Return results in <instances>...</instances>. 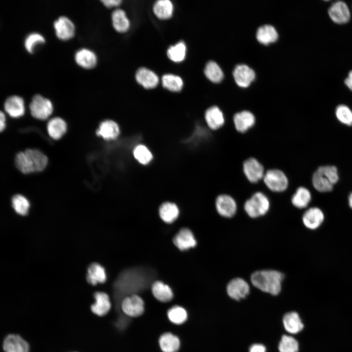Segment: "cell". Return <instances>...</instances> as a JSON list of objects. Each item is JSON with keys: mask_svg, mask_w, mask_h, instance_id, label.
Here are the masks:
<instances>
[{"mask_svg": "<svg viewBox=\"0 0 352 352\" xmlns=\"http://www.w3.org/2000/svg\"><path fill=\"white\" fill-rule=\"evenodd\" d=\"M17 169L24 175L43 171L48 164L47 156L36 149H26L18 153L15 157Z\"/></svg>", "mask_w": 352, "mask_h": 352, "instance_id": "1", "label": "cell"}, {"mask_svg": "<svg viewBox=\"0 0 352 352\" xmlns=\"http://www.w3.org/2000/svg\"><path fill=\"white\" fill-rule=\"evenodd\" d=\"M284 274L277 270H263L254 272L251 276L252 285L264 292L278 295L282 288Z\"/></svg>", "mask_w": 352, "mask_h": 352, "instance_id": "2", "label": "cell"}, {"mask_svg": "<svg viewBox=\"0 0 352 352\" xmlns=\"http://www.w3.org/2000/svg\"><path fill=\"white\" fill-rule=\"evenodd\" d=\"M339 179L337 168L327 165L319 167L312 176V184L314 188L320 192L331 191Z\"/></svg>", "mask_w": 352, "mask_h": 352, "instance_id": "3", "label": "cell"}, {"mask_svg": "<svg viewBox=\"0 0 352 352\" xmlns=\"http://www.w3.org/2000/svg\"><path fill=\"white\" fill-rule=\"evenodd\" d=\"M270 205L267 195L262 191H258L245 200L243 208L250 217L255 218L265 215L268 211Z\"/></svg>", "mask_w": 352, "mask_h": 352, "instance_id": "4", "label": "cell"}, {"mask_svg": "<svg viewBox=\"0 0 352 352\" xmlns=\"http://www.w3.org/2000/svg\"><path fill=\"white\" fill-rule=\"evenodd\" d=\"M265 187L273 193H282L287 190L289 179L285 172L279 168L267 169L262 180Z\"/></svg>", "mask_w": 352, "mask_h": 352, "instance_id": "5", "label": "cell"}, {"mask_svg": "<svg viewBox=\"0 0 352 352\" xmlns=\"http://www.w3.org/2000/svg\"><path fill=\"white\" fill-rule=\"evenodd\" d=\"M266 170L264 164L255 156L247 157L242 164V174L250 184H258L262 182Z\"/></svg>", "mask_w": 352, "mask_h": 352, "instance_id": "6", "label": "cell"}, {"mask_svg": "<svg viewBox=\"0 0 352 352\" xmlns=\"http://www.w3.org/2000/svg\"><path fill=\"white\" fill-rule=\"evenodd\" d=\"M122 313L129 318H135L142 316L145 311L144 299L136 294L124 297L120 304Z\"/></svg>", "mask_w": 352, "mask_h": 352, "instance_id": "7", "label": "cell"}, {"mask_svg": "<svg viewBox=\"0 0 352 352\" xmlns=\"http://www.w3.org/2000/svg\"><path fill=\"white\" fill-rule=\"evenodd\" d=\"M30 114L33 117L40 120H45L52 114L53 105L48 99L40 94L34 95L29 105Z\"/></svg>", "mask_w": 352, "mask_h": 352, "instance_id": "8", "label": "cell"}, {"mask_svg": "<svg viewBox=\"0 0 352 352\" xmlns=\"http://www.w3.org/2000/svg\"><path fill=\"white\" fill-rule=\"evenodd\" d=\"M235 131L239 134H245L253 130L257 125L255 114L248 110H242L235 112L232 119Z\"/></svg>", "mask_w": 352, "mask_h": 352, "instance_id": "9", "label": "cell"}, {"mask_svg": "<svg viewBox=\"0 0 352 352\" xmlns=\"http://www.w3.org/2000/svg\"><path fill=\"white\" fill-rule=\"evenodd\" d=\"M204 120L208 128L215 132L222 129L226 124L223 112L217 105H213L206 109Z\"/></svg>", "mask_w": 352, "mask_h": 352, "instance_id": "10", "label": "cell"}, {"mask_svg": "<svg viewBox=\"0 0 352 352\" xmlns=\"http://www.w3.org/2000/svg\"><path fill=\"white\" fill-rule=\"evenodd\" d=\"M215 204L217 212L223 217L231 218L237 211V202L229 194H219L215 199Z\"/></svg>", "mask_w": 352, "mask_h": 352, "instance_id": "11", "label": "cell"}, {"mask_svg": "<svg viewBox=\"0 0 352 352\" xmlns=\"http://www.w3.org/2000/svg\"><path fill=\"white\" fill-rule=\"evenodd\" d=\"M249 284L241 278L232 279L228 283L226 287V291L228 296L237 301L245 298L249 294Z\"/></svg>", "mask_w": 352, "mask_h": 352, "instance_id": "12", "label": "cell"}, {"mask_svg": "<svg viewBox=\"0 0 352 352\" xmlns=\"http://www.w3.org/2000/svg\"><path fill=\"white\" fill-rule=\"evenodd\" d=\"M328 14L331 20L337 24L346 23L351 18L350 9L343 1L333 2L329 7Z\"/></svg>", "mask_w": 352, "mask_h": 352, "instance_id": "13", "label": "cell"}, {"mask_svg": "<svg viewBox=\"0 0 352 352\" xmlns=\"http://www.w3.org/2000/svg\"><path fill=\"white\" fill-rule=\"evenodd\" d=\"M2 348L5 352H29L28 343L16 334H8L4 338Z\"/></svg>", "mask_w": 352, "mask_h": 352, "instance_id": "14", "label": "cell"}, {"mask_svg": "<svg viewBox=\"0 0 352 352\" xmlns=\"http://www.w3.org/2000/svg\"><path fill=\"white\" fill-rule=\"evenodd\" d=\"M93 297L95 302L90 307L91 311L100 317L107 315L111 308L109 295L103 291H97L94 293Z\"/></svg>", "mask_w": 352, "mask_h": 352, "instance_id": "15", "label": "cell"}, {"mask_svg": "<svg viewBox=\"0 0 352 352\" xmlns=\"http://www.w3.org/2000/svg\"><path fill=\"white\" fill-rule=\"evenodd\" d=\"M57 37L62 40L71 38L74 34L75 26L72 22L65 16L58 18L53 23Z\"/></svg>", "mask_w": 352, "mask_h": 352, "instance_id": "16", "label": "cell"}, {"mask_svg": "<svg viewBox=\"0 0 352 352\" xmlns=\"http://www.w3.org/2000/svg\"><path fill=\"white\" fill-rule=\"evenodd\" d=\"M175 245L180 250L184 251L195 247L197 241L195 236L188 228H181L173 238Z\"/></svg>", "mask_w": 352, "mask_h": 352, "instance_id": "17", "label": "cell"}, {"mask_svg": "<svg viewBox=\"0 0 352 352\" xmlns=\"http://www.w3.org/2000/svg\"><path fill=\"white\" fill-rule=\"evenodd\" d=\"M158 343L162 352H178L181 348L180 338L170 331L162 333L158 338Z\"/></svg>", "mask_w": 352, "mask_h": 352, "instance_id": "18", "label": "cell"}, {"mask_svg": "<svg viewBox=\"0 0 352 352\" xmlns=\"http://www.w3.org/2000/svg\"><path fill=\"white\" fill-rule=\"evenodd\" d=\"M3 108L5 111L12 118H19L24 114V101L21 97L18 95L7 97L4 101Z\"/></svg>", "mask_w": 352, "mask_h": 352, "instance_id": "19", "label": "cell"}, {"mask_svg": "<svg viewBox=\"0 0 352 352\" xmlns=\"http://www.w3.org/2000/svg\"><path fill=\"white\" fill-rule=\"evenodd\" d=\"M151 292L154 298L161 303H167L174 298L171 287L161 281H155L151 286Z\"/></svg>", "mask_w": 352, "mask_h": 352, "instance_id": "20", "label": "cell"}, {"mask_svg": "<svg viewBox=\"0 0 352 352\" xmlns=\"http://www.w3.org/2000/svg\"><path fill=\"white\" fill-rule=\"evenodd\" d=\"M324 220L323 211L318 207H311L304 213L302 221L308 229L315 230L318 228Z\"/></svg>", "mask_w": 352, "mask_h": 352, "instance_id": "21", "label": "cell"}, {"mask_svg": "<svg viewBox=\"0 0 352 352\" xmlns=\"http://www.w3.org/2000/svg\"><path fill=\"white\" fill-rule=\"evenodd\" d=\"M120 130L118 124L111 120H105L99 125L95 132L96 135L105 140L116 139L119 135Z\"/></svg>", "mask_w": 352, "mask_h": 352, "instance_id": "22", "label": "cell"}, {"mask_svg": "<svg viewBox=\"0 0 352 352\" xmlns=\"http://www.w3.org/2000/svg\"><path fill=\"white\" fill-rule=\"evenodd\" d=\"M233 76L239 86L246 87L254 79L255 73L254 71L247 65L240 64L235 67Z\"/></svg>", "mask_w": 352, "mask_h": 352, "instance_id": "23", "label": "cell"}, {"mask_svg": "<svg viewBox=\"0 0 352 352\" xmlns=\"http://www.w3.org/2000/svg\"><path fill=\"white\" fill-rule=\"evenodd\" d=\"M67 129L66 122L60 117L50 119L46 124L47 133L54 140L60 139L66 133Z\"/></svg>", "mask_w": 352, "mask_h": 352, "instance_id": "24", "label": "cell"}, {"mask_svg": "<svg viewBox=\"0 0 352 352\" xmlns=\"http://www.w3.org/2000/svg\"><path fill=\"white\" fill-rule=\"evenodd\" d=\"M86 279L92 285L105 283L107 280L105 269L97 263H91L88 267Z\"/></svg>", "mask_w": 352, "mask_h": 352, "instance_id": "25", "label": "cell"}, {"mask_svg": "<svg viewBox=\"0 0 352 352\" xmlns=\"http://www.w3.org/2000/svg\"><path fill=\"white\" fill-rule=\"evenodd\" d=\"M283 323L286 330L291 334H297L304 328V324L298 314L295 311H291L285 314Z\"/></svg>", "mask_w": 352, "mask_h": 352, "instance_id": "26", "label": "cell"}, {"mask_svg": "<svg viewBox=\"0 0 352 352\" xmlns=\"http://www.w3.org/2000/svg\"><path fill=\"white\" fill-rule=\"evenodd\" d=\"M135 78L140 85L147 89L155 88L159 82L157 75L145 67L140 68L137 71Z\"/></svg>", "mask_w": 352, "mask_h": 352, "instance_id": "27", "label": "cell"}, {"mask_svg": "<svg viewBox=\"0 0 352 352\" xmlns=\"http://www.w3.org/2000/svg\"><path fill=\"white\" fill-rule=\"evenodd\" d=\"M168 320L172 324L181 326L184 324L188 319V313L186 309L182 306L174 305L167 311Z\"/></svg>", "mask_w": 352, "mask_h": 352, "instance_id": "28", "label": "cell"}, {"mask_svg": "<svg viewBox=\"0 0 352 352\" xmlns=\"http://www.w3.org/2000/svg\"><path fill=\"white\" fill-rule=\"evenodd\" d=\"M74 57L76 63L85 68H91L97 63L95 54L91 50L85 48L77 51Z\"/></svg>", "mask_w": 352, "mask_h": 352, "instance_id": "29", "label": "cell"}, {"mask_svg": "<svg viewBox=\"0 0 352 352\" xmlns=\"http://www.w3.org/2000/svg\"><path fill=\"white\" fill-rule=\"evenodd\" d=\"M159 215L160 219L165 222H173L179 216V210L177 206L174 203L165 202L159 208Z\"/></svg>", "mask_w": 352, "mask_h": 352, "instance_id": "30", "label": "cell"}, {"mask_svg": "<svg viewBox=\"0 0 352 352\" xmlns=\"http://www.w3.org/2000/svg\"><path fill=\"white\" fill-rule=\"evenodd\" d=\"M311 199L310 191L306 187H299L292 195L291 201L292 205L299 209L308 206Z\"/></svg>", "mask_w": 352, "mask_h": 352, "instance_id": "31", "label": "cell"}, {"mask_svg": "<svg viewBox=\"0 0 352 352\" xmlns=\"http://www.w3.org/2000/svg\"><path fill=\"white\" fill-rule=\"evenodd\" d=\"M278 37L276 29L270 24L259 27L256 32V38L261 43L268 44L275 41Z\"/></svg>", "mask_w": 352, "mask_h": 352, "instance_id": "32", "label": "cell"}, {"mask_svg": "<svg viewBox=\"0 0 352 352\" xmlns=\"http://www.w3.org/2000/svg\"><path fill=\"white\" fill-rule=\"evenodd\" d=\"M111 19L113 26L117 31L123 33L129 29L130 22L123 10L117 9L113 11Z\"/></svg>", "mask_w": 352, "mask_h": 352, "instance_id": "33", "label": "cell"}, {"mask_svg": "<svg viewBox=\"0 0 352 352\" xmlns=\"http://www.w3.org/2000/svg\"><path fill=\"white\" fill-rule=\"evenodd\" d=\"M153 11L159 19H168L172 16L173 5L169 0H158L154 4Z\"/></svg>", "mask_w": 352, "mask_h": 352, "instance_id": "34", "label": "cell"}, {"mask_svg": "<svg viewBox=\"0 0 352 352\" xmlns=\"http://www.w3.org/2000/svg\"><path fill=\"white\" fill-rule=\"evenodd\" d=\"M12 206L19 215L24 216L27 214L30 207L28 199L22 195H14L11 198Z\"/></svg>", "mask_w": 352, "mask_h": 352, "instance_id": "35", "label": "cell"}, {"mask_svg": "<svg viewBox=\"0 0 352 352\" xmlns=\"http://www.w3.org/2000/svg\"><path fill=\"white\" fill-rule=\"evenodd\" d=\"M204 73L209 79L214 82H220L223 77L222 69L218 64L213 61H210L206 64Z\"/></svg>", "mask_w": 352, "mask_h": 352, "instance_id": "36", "label": "cell"}, {"mask_svg": "<svg viewBox=\"0 0 352 352\" xmlns=\"http://www.w3.org/2000/svg\"><path fill=\"white\" fill-rule=\"evenodd\" d=\"M163 86L172 91H180L183 87L181 78L177 75L171 74L164 75L162 77Z\"/></svg>", "mask_w": 352, "mask_h": 352, "instance_id": "37", "label": "cell"}, {"mask_svg": "<svg viewBox=\"0 0 352 352\" xmlns=\"http://www.w3.org/2000/svg\"><path fill=\"white\" fill-rule=\"evenodd\" d=\"M186 45L183 42H179L170 46L167 50L169 58L175 62L182 61L186 55Z\"/></svg>", "mask_w": 352, "mask_h": 352, "instance_id": "38", "label": "cell"}, {"mask_svg": "<svg viewBox=\"0 0 352 352\" xmlns=\"http://www.w3.org/2000/svg\"><path fill=\"white\" fill-rule=\"evenodd\" d=\"M278 349L280 352H298L299 344L293 337L284 335L279 342Z\"/></svg>", "mask_w": 352, "mask_h": 352, "instance_id": "39", "label": "cell"}, {"mask_svg": "<svg viewBox=\"0 0 352 352\" xmlns=\"http://www.w3.org/2000/svg\"><path fill=\"white\" fill-rule=\"evenodd\" d=\"M134 158L142 164H148L153 158V155L145 146L139 145L136 146L133 152Z\"/></svg>", "mask_w": 352, "mask_h": 352, "instance_id": "40", "label": "cell"}, {"mask_svg": "<svg viewBox=\"0 0 352 352\" xmlns=\"http://www.w3.org/2000/svg\"><path fill=\"white\" fill-rule=\"evenodd\" d=\"M335 115L341 123L347 126L352 125V111L347 106L338 105L335 110Z\"/></svg>", "mask_w": 352, "mask_h": 352, "instance_id": "41", "label": "cell"}, {"mask_svg": "<svg viewBox=\"0 0 352 352\" xmlns=\"http://www.w3.org/2000/svg\"><path fill=\"white\" fill-rule=\"evenodd\" d=\"M44 41V38L41 34L36 32L31 33L25 39L24 46L26 50L31 53L37 45L43 44Z\"/></svg>", "mask_w": 352, "mask_h": 352, "instance_id": "42", "label": "cell"}, {"mask_svg": "<svg viewBox=\"0 0 352 352\" xmlns=\"http://www.w3.org/2000/svg\"><path fill=\"white\" fill-rule=\"evenodd\" d=\"M249 352H266V348L261 344H254L250 346Z\"/></svg>", "mask_w": 352, "mask_h": 352, "instance_id": "43", "label": "cell"}, {"mask_svg": "<svg viewBox=\"0 0 352 352\" xmlns=\"http://www.w3.org/2000/svg\"><path fill=\"white\" fill-rule=\"evenodd\" d=\"M101 1L108 8L117 6L121 2L120 0H102Z\"/></svg>", "mask_w": 352, "mask_h": 352, "instance_id": "44", "label": "cell"}, {"mask_svg": "<svg viewBox=\"0 0 352 352\" xmlns=\"http://www.w3.org/2000/svg\"><path fill=\"white\" fill-rule=\"evenodd\" d=\"M6 117L2 111L0 112V132H2L6 128Z\"/></svg>", "mask_w": 352, "mask_h": 352, "instance_id": "45", "label": "cell"}, {"mask_svg": "<svg viewBox=\"0 0 352 352\" xmlns=\"http://www.w3.org/2000/svg\"><path fill=\"white\" fill-rule=\"evenodd\" d=\"M344 83L346 86L352 91V70L349 72L348 77L345 79Z\"/></svg>", "mask_w": 352, "mask_h": 352, "instance_id": "46", "label": "cell"}, {"mask_svg": "<svg viewBox=\"0 0 352 352\" xmlns=\"http://www.w3.org/2000/svg\"><path fill=\"white\" fill-rule=\"evenodd\" d=\"M349 205L352 209V192L350 194L348 198Z\"/></svg>", "mask_w": 352, "mask_h": 352, "instance_id": "47", "label": "cell"}]
</instances>
